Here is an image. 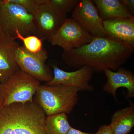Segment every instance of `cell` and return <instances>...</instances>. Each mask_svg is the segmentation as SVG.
<instances>
[{
	"label": "cell",
	"instance_id": "cell-16",
	"mask_svg": "<svg viewBox=\"0 0 134 134\" xmlns=\"http://www.w3.org/2000/svg\"><path fill=\"white\" fill-rule=\"evenodd\" d=\"M71 127L68 122V116L64 113L46 117V134H67Z\"/></svg>",
	"mask_w": 134,
	"mask_h": 134
},
{
	"label": "cell",
	"instance_id": "cell-2",
	"mask_svg": "<svg viewBox=\"0 0 134 134\" xmlns=\"http://www.w3.org/2000/svg\"><path fill=\"white\" fill-rule=\"evenodd\" d=\"M46 117L34 101L12 103L0 113V134H46Z\"/></svg>",
	"mask_w": 134,
	"mask_h": 134
},
{
	"label": "cell",
	"instance_id": "cell-13",
	"mask_svg": "<svg viewBox=\"0 0 134 134\" xmlns=\"http://www.w3.org/2000/svg\"><path fill=\"white\" fill-rule=\"evenodd\" d=\"M107 81L103 86V91L111 94L115 101H117V91L121 88L127 89V97H134V74L130 70L120 67L117 71L109 69L104 71Z\"/></svg>",
	"mask_w": 134,
	"mask_h": 134
},
{
	"label": "cell",
	"instance_id": "cell-8",
	"mask_svg": "<svg viewBox=\"0 0 134 134\" xmlns=\"http://www.w3.org/2000/svg\"><path fill=\"white\" fill-rule=\"evenodd\" d=\"M94 37L76 20L70 18L48 41L52 45L58 46L63 51H68L90 43Z\"/></svg>",
	"mask_w": 134,
	"mask_h": 134
},
{
	"label": "cell",
	"instance_id": "cell-24",
	"mask_svg": "<svg viewBox=\"0 0 134 134\" xmlns=\"http://www.w3.org/2000/svg\"><path fill=\"white\" fill-rule=\"evenodd\" d=\"M4 35H5V34H4L2 30H1V26H0V37H1V36H4Z\"/></svg>",
	"mask_w": 134,
	"mask_h": 134
},
{
	"label": "cell",
	"instance_id": "cell-3",
	"mask_svg": "<svg viewBox=\"0 0 134 134\" xmlns=\"http://www.w3.org/2000/svg\"><path fill=\"white\" fill-rule=\"evenodd\" d=\"M79 89L62 85H40L34 101L43 110L46 116L64 113L69 114L79 101Z\"/></svg>",
	"mask_w": 134,
	"mask_h": 134
},
{
	"label": "cell",
	"instance_id": "cell-4",
	"mask_svg": "<svg viewBox=\"0 0 134 134\" xmlns=\"http://www.w3.org/2000/svg\"><path fill=\"white\" fill-rule=\"evenodd\" d=\"M0 26L4 34L15 40L17 31L24 37L37 36L34 16L8 0L3 1L0 8Z\"/></svg>",
	"mask_w": 134,
	"mask_h": 134
},
{
	"label": "cell",
	"instance_id": "cell-18",
	"mask_svg": "<svg viewBox=\"0 0 134 134\" xmlns=\"http://www.w3.org/2000/svg\"><path fill=\"white\" fill-rule=\"evenodd\" d=\"M10 2L20 5L34 15L44 0H8Z\"/></svg>",
	"mask_w": 134,
	"mask_h": 134
},
{
	"label": "cell",
	"instance_id": "cell-12",
	"mask_svg": "<svg viewBox=\"0 0 134 134\" xmlns=\"http://www.w3.org/2000/svg\"><path fill=\"white\" fill-rule=\"evenodd\" d=\"M15 40L4 35L0 37V83L6 81L20 70L16 62L15 52L19 44Z\"/></svg>",
	"mask_w": 134,
	"mask_h": 134
},
{
	"label": "cell",
	"instance_id": "cell-9",
	"mask_svg": "<svg viewBox=\"0 0 134 134\" xmlns=\"http://www.w3.org/2000/svg\"><path fill=\"white\" fill-rule=\"evenodd\" d=\"M72 18L94 37H105L103 21L91 0H79Z\"/></svg>",
	"mask_w": 134,
	"mask_h": 134
},
{
	"label": "cell",
	"instance_id": "cell-20",
	"mask_svg": "<svg viewBox=\"0 0 134 134\" xmlns=\"http://www.w3.org/2000/svg\"><path fill=\"white\" fill-rule=\"evenodd\" d=\"M129 13L134 16V0H121Z\"/></svg>",
	"mask_w": 134,
	"mask_h": 134
},
{
	"label": "cell",
	"instance_id": "cell-23",
	"mask_svg": "<svg viewBox=\"0 0 134 134\" xmlns=\"http://www.w3.org/2000/svg\"><path fill=\"white\" fill-rule=\"evenodd\" d=\"M4 99L3 97L0 94V113L1 112L3 108L4 105Z\"/></svg>",
	"mask_w": 134,
	"mask_h": 134
},
{
	"label": "cell",
	"instance_id": "cell-25",
	"mask_svg": "<svg viewBox=\"0 0 134 134\" xmlns=\"http://www.w3.org/2000/svg\"><path fill=\"white\" fill-rule=\"evenodd\" d=\"M3 1H1L0 0V8H1L2 5L3 3Z\"/></svg>",
	"mask_w": 134,
	"mask_h": 134
},
{
	"label": "cell",
	"instance_id": "cell-6",
	"mask_svg": "<svg viewBox=\"0 0 134 134\" xmlns=\"http://www.w3.org/2000/svg\"><path fill=\"white\" fill-rule=\"evenodd\" d=\"M16 60L20 70L39 81L50 82L53 72L46 64L48 53L43 48L38 52H29L23 46H19L15 52Z\"/></svg>",
	"mask_w": 134,
	"mask_h": 134
},
{
	"label": "cell",
	"instance_id": "cell-15",
	"mask_svg": "<svg viewBox=\"0 0 134 134\" xmlns=\"http://www.w3.org/2000/svg\"><path fill=\"white\" fill-rule=\"evenodd\" d=\"M109 125L113 134H129L134 126V104L115 112Z\"/></svg>",
	"mask_w": 134,
	"mask_h": 134
},
{
	"label": "cell",
	"instance_id": "cell-7",
	"mask_svg": "<svg viewBox=\"0 0 134 134\" xmlns=\"http://www.w3.org/2000/svg\"><path fill=\"white\" fill-rule=\"evenodd\" d=\"M34 16L38 37L48 41L68 19L67 14L50 3L49 0H44Z\"/></svg>",
	"mask_w": 134,
	"mask_h": 134
},
{
	"label": "cell",
	"instance_id": "cell-5",
	"mask_svg": "<svg viewBox=\"0 0 134 134\" xmlns=\"http://www.w3.org/2000/svg\"><path fill=\"white\" fill-rule=\"evenodd\" d=\"M40 81L21 70L16 72L0 84V94L4 99L3 107L12 103L34 102Z\"/></svg>",
	"mask_w": 134,
	"mask_h": 134
},
{
	"label": "cell",
	"instance_id": "cell-1",
	"mask_svg": "<svg viewBox=\"0 0 134 134\" xmlns=\"http://www.w3.org/2000/svg\"><path fill=\"white\" fill-rule=\"evenodd\" d=\"M134 49L105 37H94L90 43L78 48L63 51L62 57L68 66L87 67L96 73L106 69L116 71L131 58Z\"/></svg>",
	"mask_w": 134,
	"mask_h": 134
},
{
	"label": "cell",
	"instance_id": "cell-19",
	"mask_svg": "<svg viewBox=\"0 0 134 134\" xmlns=\"http://www.w3.org/2000/svg\"><path fill=\"white\" fill-rule=\"evenodd\" d=\"M79 1V0H49L50 3L66 14L73 11Z\"/></svg>",
	"mask_w": 134,
	"mask_h": 134
},
{
	"label": "cell",
	"instance_id": "cell-22",
	"mask_svg": "<svg viewBox=\"0 0 134 134\" xmlns=\"http://www.w3.org/2000/svg\"><path fill=\"white\" fill-rule=\"evenodd\" d=\"M67 134H94L93 133H89L82 132L79 130L75 129L74 128L71 127Z\"/></svg>",
	"mask_w": 134,
	"mask_h": 134
},
{
	"label": "cell",
	"instance_id": "cell-10",
	"mask_svg": "<svg viewBox=\"0 0 134 134\" xmlns=\"http://www.w3.org/2000/svg\"><path fill=\"white\" fill-rule=\"evenodd\" d=\"M52 68L53 77L45 85L73 86L77 88L79 91L91 92L94 91V87L90 83L93 72L88 67H82L72 72H66L55 65Z\"/></svg>",
	"mask_w": 134,
	"mask_h": 134
},
{
	"label": "cell",
	"instance_id": "cell-21",
	"mask_svg": "<svg viewBox=\"0 0 134 134\" xmlns=\"http://www.w3.org/2000/svg\"><path fill=\"white\" fill-rule=\"evenodd\" d=\"M94 134H113L110 125H103L99 127L98 131Z\"/></svg>",
	"mask_w": 134,
	"mask_h": 134
},
{
	"label": "cell",
	"instance_id": "cell-11",
	"mask_svg": "<svg viewBox=\"0 0 134 134\" xmlns=\"http://www.w3.org/2000/svg\"><path fill=\"white\" fill-rule=\"evenodd\" d=\"M103 24L107 37L134 49V17L108 19Z\"/></svg>",
	"mask_w": 134,
	"mask_h": 134
},
{
	"label": "cell",
	"instance_id": "cell-14",
	"mask_svg": "<svg viewBox=\"0 0 134 134\" xmlns=\"http://www.w3.org/2000/svg\"><path fill=\"white\" fill-rule=\"evenodd\" d=\"M103 21L115 18L134 17L121 0H92Z\"/></svg>",
	"mask_w": 134,
	"mask_h": 134
},
{
	"label": "cell",
	"instance_id": "cell-17",
	"mask_svg": "<svg viewBox=\"0 0 134 134\" xmlns=\"http://www.w3.org/2000/svg\"><path fill=\"white\" fill-rule=\"evenodd\" d=\"M16 39L20 40L23 43L24 48L30 52L36 53L43 49V40L36 36L24 37L18 31L16 32Z\"/></svg>",
	"mask_w": 134,
	"mask_h": 134
}]
</instances>
